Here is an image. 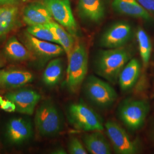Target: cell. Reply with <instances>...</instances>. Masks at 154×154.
Wrapping results in <instances>:
<instances>
[{"label": "cell", "instance_id": "obj_1", "mask_svg": "<svg viewBox=\"0 0 154 154\" xmlns=\"http://www.w3.org/2000/svg\"><path fill=\"white\" fill-rule=\"evenodd\" d=\"M131 60L129 51L123 47L102 51L96 61L98 75L109 82L116 83L122 69Z\"/></svg>", "mask_w": 154, "mask_h": 154}, {"label": "cell", "instance_id": "obj_2", "mask_svg": "<svg viewBox=\"0 0 154 154\" xmlns=\"http://www.w3.org/2000/svg\"><path fill=\"white\" fill-rule=\"evenodd\" d=\"M67 60L66 84L70 90L75 92L82 85L88 72V56L85 46L80 43L74 45Z\"/></svg>", "mask_w": 154, "mask_h": 154}, {"label": "cell", "instance_id": "obj_3", "mask_svg": "<svg viewBox=\"0 0 154 154\" xmlns=\"http://www.w3.org/2000/svg\"><path fill=\"white\" fill-rule=\"evenodd\" d=\"M69 118L72 125L78 130L85 132L102 131V120L88 106L80 102L74 103L69 108Z\"/></svg>", "mask_w": 154, "mask_h": 154}, {"label": "cell", "instance_id": "obj_4", "mask_svg": "<svg viewBox=\"0 0 154 154\" xmlns=\"http://www.w3.org/2000/svg\"><path fill=\"white\" fill-rule=\"evenodd\" d=\"M35 125L39 134L44 137L55 136L61 131L62 118L52 102H45L37 109L35 116Z\"/></svg>", "mask_w": 154, "mask_h": 154}, {"label": "cell", "instance_id": "obj_5", "mask_svg": "<svg viewBox=\"0 0 154 154\" xmlns=\"http://www.w3.org/2000/svg\"><path fill=\"white\" fill-rule=\"evenodd\" d=\"M85 91L88 99L100 107L112 105L118 98L116 90L110 85L93 75L86 79Z\"/></svg>", "mask_w": 154, "mask_h": 154}, {"label": "cell", "instance_id": "obj_6", "mask_svg": "<svg viewBox=\"0 0 154 154\" xmlns=\"http://www.w3.org/2000/svg\"><path fill=\"white\" fill-rule=\"evenodd\" d=\"M149 111V105L147 101L128 100L120 107L119 116L128 128L135 131L142 126Z\"/></svg>", "mask_w": 154, "mask_h": 154}, {"label": "cell", "instance_id": "obj_7", "mask_svg": "<svg viewBox=\"0 0 154 154\" xmlns=\"http://www.w3.org/2000/svg\"><path fill=\"white\" fill-rule=\"evenodd\" d=\"M43 4L49 10L53 18L72 35L76 34L77 23L69 0H43Z\"/></svg>", "mask_w": 154, "mask_h": 154}, {"label": "cell", "instance_id": "obj_8", "mask_svg": "<svg viewBox=\"0 0 154 154\" xmlns=\"http://www.w3.org/2000/svg\"><path fill=\"white\" fill-rule=\"evenodd\" d=\"M108 138L116 154H134L137 147L126 131L115 122H107L105 125Z\"/></svg>", "mask_w": 154, "mask_h": 154}, {"label": "cell", "instance_id": "obj_9", "mask_svg": "<svg viewBox=\"0 0 154 154\" xmlns=\"http://www.w3.org/2000/svg\"><path fill=\"white\" fill-rule=\"evenodd\" d=\"M131 35V28L126 22H120L112 25L102 35L100 43L106 49L123 47Z\"/></svg>", "mask_w": 154, "mask_h": 154}, {"label": "cell", "instance_id": "obj_10", "mask_svg": "<svg viewBox=\"0 0 154 154\" xmlns=\"http://www.w3.org/2000/svg\"><path fill=\"white\" fill-rule=\"evenodd\" d=\"M6 99L10 100L16 107V111L21 114L32 115L35 106L41 99V95L30 89H21L11 91L6 95Z\"/></svg>", "mask_w": 154, "mask_h": 154}, {"label": "cell", "instance_id": "obj_11", "mask_svg": "<svg viewBox=\"0 0 154 154\" xmlns=\"http://www.w3.org/2000/svg\"><path fill=\"white\" fill-rule=\"evenodd\" d=\"M25 39L28 49L45 60L57 57L64 51L60 45L37 38L28 32L25 34Z\"/></svg>", "mask_w": 154, "mask_h": 154}, {"label": "cell", "instance_id": "obj_12", "mask_svg": "<svg viewBox=\"0 0 154 154\" xmlns=\"http://www.w3.org/2000/svg\"><path fill=\"white\" fill-rule=\"evenodd\" d=\"M30 72L20 70H0V88L4 89L20 88L33 81Z\"/></svg>", "mask_w": 154, "mask_h": 154}, {"label": "cell", "instance_id": "obj_13", "mask_svg": "<svg viewBox=\"0 0 154 154\" xmlns=\"http://www.w3.org/2000/svg\"><path fill=\"white\" fill-rule=\"evenodd\" d=\"M30 123L21 118L11 119L7 126V135L13 144H20L26 141L32 135Z\"/></svg>", "mask_w": 154, "mask_h": 154}, {"label": "cell", "instance_id": "obj_14", "mask_svg": "<svg viewBox=\"0 0 154 154\" xmlns=\"http://www.w3.org/2000/svg\"><path fill=\"white\" fill-rule=\"evenodd\" d=\"M23 18L29 26L45 25L53 21V17L46 6L39 2L26 6L23 9Z\"/></svg>", "mask_w": 154, "mask_h": 154}, {"label": "cell", "instance_id": "obj_15", "mask_svg": "<svg viewBox=\"0 0 154 154\" xmlns=\"http://www.w3.org/2000/svg\"><path fill=\"white\" fill-rule=\"evenodd\" d=\"M78 11L82 18L92 22H99L105 16L102 0H78Z\"/></svg>", "mask_w": 154, "mask_h": 154}, {"label": "cell", "instance_id": "obj_16", "mask_svg": "<svg viewBox=\"0 0 154 154\" xmlns=\"http://www.w3.org/2000/svg\"><path fill=\"white\" fill-rule=\"evenodd\" d=\"M100 132L91 131L84 135L83 138L84 144L90 154H111L110 143Z\"/></svg>", "mask_w": 154, "mask_h": 154}, {"label": "cell", "instance_id": "obj_17", "mask_svg": "<svg viewBox=\"0 0 154 154\" xmlns=\"http://www.w3.org/2000/svg\"><path fill=\"white\" fill-rule=\"evenodd\" d=\"M112 6L115 11L124 15L146 20L150 18L148 11L144 9L137 0H113Z\"/></svg>", "mask_w": 154, "mask_h": 154}, {"label": "cell", "instance_id": "obj_18", "mask_svg": "<svg viewBox=\"0 0 154 154\" xmlns=\"http://www.w3.org/2000/svg\"><path fill=\"white\" fill-rule=\"evenodd\" d=\"M140 70L139 61L131 59L122 69L118 78L119 84L123 91H126L132 88L138 80Z\"/></svg>", "mask_w": 154, "mask_h": 154}, {"label": "cell", "instance_id": "obj_19", "mask_svg": "<svg viewBox=\"0 0 154 154\" xmlns=\"http://www.w3.org/2000/svg\"><path fill=\"white\" fill-rule=\"evenodd\" d=\"M18 9L14 6L0 8V39L5 37L16 25Z\"/></svg>", "mask_w": 154, "mask_h": 154}, {"label": "cell", "instance_id": "obj_20", "mask_svg": "<svg viewBox=\"0 0 154 154\" xmlns=\"http://www.w3.org/2000/svg\"><path fill=\"white\" fill-rule=\"evenodd\" d=\"M46 25L54 34L58 42V44L63 49L68 58L74 46L73 35L66 31L65 29L61 25L53 21Z\"/></svg>", "mask_w": 154, "mask_h": 154}, {"label": "cell", "instance_id": "obj_21", "mask_svg": "<svg viewBox=\"0 0 154 154\" xmlns=\"http://www.w3.org/2000/svg\"><path fill=\"white\" fill-rule=\"evenodd\" d=\"M5 52L9 58L14 61H26L30 59L32 56L30 51L15 37H12L8 41L5 48Z\"/></svg>", "mask_w": 154, "mask_h": 154}, {"label": "cell", "instance_id": "obj_22", "mask_svg": "<svg viewBox=\"0 0 154 154\" xmlns=\"http://www.w3.org/2000/svg\"><path fill=\"white\" fill-rule=\"evenodd\" d=\"M63 65L61 59L55 58L50 61L43 74L45 84L49 86L57 85L61 79Z\"/></svg>", "mask_w": 154, "mask_h": 154}, {"label": "cell", "instance_id": "obj_23", "mask_svg": "<svg viewBox=\"0 0 154 154\" xmlns=\"http://www.w3.org/2000/svg\"><path fill=\"white\" fill-rule=\"evenodd\" d=\"M140 55L144 67L148 65L152 50V45L149 35L146 32L139 29L137 33Z\"/></svg>", "mask_w": 154, "mask_h": 154}, {"label": "cell", "instance_id": "obj_24", "mask_svg": "<svg viewBox=\"0 0 154 154\" xmlns=\"http://www.w3.org/2000/svg\"><path fill=\"white\" fill-rule=\"evenodd\" d=\"M27 32L37 38L58 44L54 34L46 24L29 26Z\"/></svg>", "mask_w": 154, "mask_h": 154}, {"label": "cell", "instance_id": "obj_25", "mask_svg": "<svg viewBox=\"0 0 154 154\" xmlns=\"http://www.w3.org/2000/svg\"><path fill=\"white\" fill-rule=\"evenodd\" d=\"M69 152L71 154H87L88 151L82 142L77 138H72L68 146Z\"/></svg>", "mask_w": 154, "mask_h": 154}, {"label": "cell", "instance_id": "obj_26", "mask_svg": "<svg viewBox=\"0 0 154 154\" xmlns=\"http://www.w3.org/2000/svg\"><path fill=\"white\" fill-rule=\"evenodd\" d=\"M0 107L3 110L6 112H14L16 111L15 105L9 99H4L0 96Z\"/></svg>", "mask_w": 154, "mask_h": 154}, {"label": "cell", "instance_id": "obj_27", "mask_svg": "<svg viewBox=\"0 0 154 154\" xmlns=\"http://www.w3.org/2000/svg\"><path fill=\"white\" fill-rule=\"evenodd\" d=\"M147 11L154 12V0H137Z\"/></svg>", "mask_w": 154, "mask_h": 154}, {"label": "cell", "instance_id": "obj_28", "mask_svg": "<svg viewBox=\"0 0 154 154\" xmlns=\"http://www.w3.org/2000/svg\"><path fill=\"white\" fill-rule=\"evenodd\" d=\"M19 0H0V5H11L17 2Z\"/></svg>", "mask_w": 154, "mask_h": 154}, {"label": "cell", "instance_id": "obj_29", "mask_svg": "<svg viewBox=\"0 0 154 154\" xmlns=\"http://www.w3.org/2000/svg\"><path fill=\"white\" fill-rule=\"evenodd\" d=\"M152 139H153L154 142V132H153V134H152Z\"/></svg>", "mask_w": 154, "mask_h": 154}, {"label": "cell", "instance_id": "obj_30", "mask_svg": "<svg viewBox=\"0 0 154 154\" xmlns=\"http://www.w3.org/2000/svg\"><path fill=\"white\" fill-rule=\"evenodd\" d=\"M1 66V61H0V67Z\"/></svg>", "mask_w": 154, "mask_h": 154}, {"label": "cell", "instance_id": "obj_31", "mask_svg": "<svg viewBox=\"0 0 154 154\" xmlns=\"http://www.w3.org/2000/svg\"></svg>", "mask_w": 154, "mask_h": 154}]
</instances>
